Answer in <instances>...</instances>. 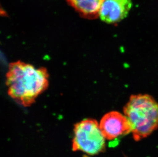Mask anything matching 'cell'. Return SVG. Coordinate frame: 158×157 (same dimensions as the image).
<instances>
[{
	"instance_id": "obj_1",
	"label": "cell",
	"mask_w": 158,
	"mask_h": 157,
	"mask_svg": "<svg viewBox=\"0 0 158 157\" xmlns=\"http://www.w3.org/2000/svg\"><path fill=\"white\" fill-rule=\"evenodd\" d=\"M6 84L9 96L21 105L28 107L48 88L49 74L44 67L36 68L16 61L9 64Z\"/></svg>"
},
{
	"instance_id": "obj_2",
	"label": "cell",
	"mask_w": 158,
	"mask_h": 157,
	"mask_svg": "<svg viewBox=\"0 0 158 157\" xmlns=\"http://www.w3.org/2000/svg\"><path fill=\"white\" fill-rule=\"evenodd\" d=\"M123 112L135 141L147 138L158 128V103L149 95H131Z\"/></svg>"
},
{
	"instance_id": "obj_3",
	"label": "cell",
	"mask_w": 158,
	"mask_h": 157,
	"mask_svg": "<svg viewBox=\"0 0 158 157\" xmlns=\"http://www.w3.org/2000/svg\"><path fill=\"white\" fill-rule=\"evenodd\" d=\"M106 139L97 120L85 119L75 124L72 148L73 151L95 156L106 151Z\"/></svg>"
},
{
	"instance_id": "obj_4",
	"label": "cell",
	"mask_w": 158,
	"mask_h": 157,
	"mask_svg": "<svg viewBox=\"0 0 158 157\" xmlns=\"http://www.w3.org/2000/svg\"><path fill=\"white\" fill-rule=\"evenodd\" d=\"M99 126L105 138L109 140L131 133L130 121L124 114L117 111H111L105 114Z\"/></svg>"
},
{
	"instance_id": "obj_5",
	"label": "cell",
	"mask_w": 158,
	"mask_h": 157,
	"mask_svg": "<svg viewBox=\"0 0 158 157\" xmlns=\"http://www.w3.org/2000/svg\"><path fill=\"white\" fill-rule=\"evenodd\" d=\"M132 6L131 0H105L99 17L107 24H115L125 18Z\"/></svg>"
},
{
	"instance_id": "obj_6",
	"label": "cell",
	"mask_w": 158,
	"mask_h": 157,
	"mask_svg": "<svg viewBox=\"0 0 158 157\" xmlns=\"http://www.w3.org/2000/svg\"><path fill=\"white\" fill-rule=\"evenodd\" d=\"M105 0H67L81 16L88 19L99 17L100 8Z\"/></svg>"
}]
</instances>
